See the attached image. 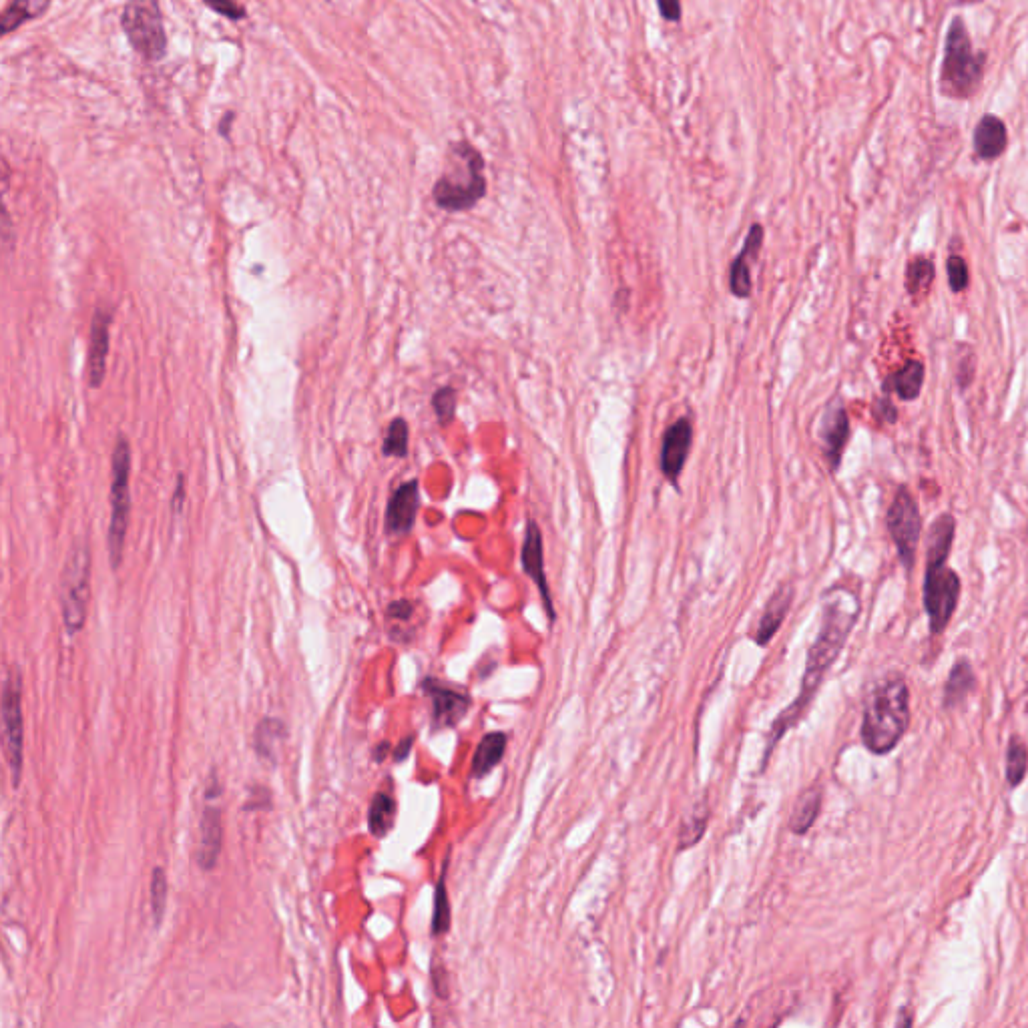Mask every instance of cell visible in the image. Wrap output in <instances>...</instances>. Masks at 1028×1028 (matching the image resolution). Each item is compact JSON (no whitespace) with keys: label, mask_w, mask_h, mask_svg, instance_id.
I'll return each instance as SVG.
<instances>
[{"label":"cell","mask_w":1028,"mask_h":1028,"mask_svg":"<svg viewBox=\"0 0 1028 1028\" xmlns=\"http://www.w3.org/2000/svg\"><path fill=\"white\" fill-rule=\"evenodd\" d=\"M858 613H860V605L852 595L834 591L826 597L820 633L808 651L802 691H800L798 699L776 719L774 727H771L765 757L771 755V749L776 747V743L782 739V735L790 727H794L796 721L806 713V709H808L810 701L814 699L826 673L840 657V653L856 625Z\"/></svg>","instance_id":"6da1fadb"},{"label":"cell","mask_w":1028,"mask_h":1028,"mask_svg":"<svg viewBox=\"0 0 1028 1028\" xmlns=\"http://www.w3.org/2000/svg\"><path fill=\"white\" fill-rule=\"evenodd\" d=\"M908 725L910 691L902 675H892L866 701L862 741L874 755H886L898 747Z\"/></svg>","instance_id":"7a4b0ae2"},{"label":"cell","mask_w":1028,"mask_h":1028,"mask_svg":"<svg viewBox=\"0 0 1028 1028\" xmlns=\"http://www.w3.org/2000/svg\"><path fill=\"white\" fill-rule=\"evenodd\" d=\"M484 157L468 141H454L446 151V165L434 183V203L450 213L472 209L486 195Z\"/></svg>","instance_id":"3957f363"},{"label":"cell","mask_w":1028,"mask_h":1028,"mask_svg":"<svg viewBox=\"0 0 1028 1028\" xmlns=\"http://www.w3.org/2000/svg\"><path fill=\"white\" fill-rule=\"evenodd\" d=\"M984 53H976L960 17H954L940 69V89L950 99H972L984 79Z\"/></svg>","instance_id":"277c9868"},{"label":"cell","mask_w":1028,"mask_h":1028,"mask_svg":"<svg viewBox=\"0 0 1028 1028\" xmlns=\"http://www.w3.org/2000/svg\"><path fill=\"white\" fill-rule=\"evenodd\" d=\"M131 514V444L119 436L111 456V521L107 533L109 561L119 569L125 551V537Z\"/></svg>","instance_id":"5b68a950"},{"label":"cell","mask_w":1028,"mask_h":1028,"mask_svg":"<svg viewBox=\"0 0 1028 1028\" xmlns=\"http://www.w3.org/2000/svg\"><path fill=\"white\" fill-rule=\"evenodd\" d=\"M91 595V555L85 543H77L71 551L65 569H63V585H61V609L63 623L69 635H75L83 629L89 609Z\"/></svg>","instance_id":"8992f818"},{"label":"cell","mask_w":1028,"mask_h":1028,"mask_svg":"<svg viewBox=\"0 0 1028 1028\" xmlns=\"http://www.w3.org/2000/svg\"><path fill=\"white\" fill-rule=\"evenodd\" d=\"M121 25L129 43L143 59L161 61L165 57L167 35L159 0H127Z\"/></svg>","instance_id":"52a82bcc"},{"label":"cell","mask_w":1028,"mask_h":1028,"mask_svg":"<svg viewBox=\"0 0 1028 1028\" xmlns=\"http://www.w3.org/2000/svg\"><path fill=\"white\" fill-rule=\"evenodd\" d=\"M960 593V577L956 571L946 567V561H926L922 601L932 635H940L946 631L958 607Z\"/></svg>","instance_id":"ba28073f"},{"label":"cell","mask_w":1028,"mask_h":1028,"mask_svg":"<svg viewBox=\"0 0 1028 1028\" xmlns=\"http://www.w3.org/2000/svg\"><path fill=\"white\" fill-rule=\"evenodd\" d=\"M886 529L898 551L902 567L910 573L916 563V549L922 535V514L918 500L908 486H900L886 512Z\"/></svg>","instance_id":"9c48e42d"},{"label":"cell","mask_w":1028,"mask_h":1028,"mask_svg":"<svg viewBox=\"0 0 1028 1028\" xmlns=\"http://www.w3.org/2000/svg\"><path fill=\"white\" fill-rule=\"evenodd\" d=\"M21 675L19 671H11L5 677L3 687V727H5V753L7 763L11 767L13 786L17 788L21 782V771H23V739H25V725H23V703H21Z\"/></svg>","instance_id":"30bf717a"},{"label":"cell","mask_w":1028,"mask_h":1028,"mask_svg":"<svg viewBox=\"0 0 1028 1028\" xmlns=\"http://www.w3.org/2000/svg\"><path fill=\"white\" fill-rule=\"evenodd\" d=\"M221 784L215 774H211L205 790V806L199 822V842L195 852V862L201 870H213L221 846H223V822H221Z\"/></svg>","instance_id":"8fae6325"},{"label":"cell","mask_w":1028,"mask_h":1028,"mask_svg":"<svg viewBox=\"0 0 1028 1028\" xmlns=\"http://www.w3.org/2000/svg\"><path fill=\"white\" fill-rule=\"evenodd\" d=\"M693 444V426L689 418H677L663 434L661 442V454H659V466L661 474L667 482H671L675 488H679V478L685 468L687 456L691 452Z\"/></svg>","instance_id":"7c38bea8"},{"label":"cell","mask_w":1028,"mask_h":1028,"mask_svg":"<svg viewBox=\"0 0 1028 1028\" xmlns=\"http://www.w3.org/2000/svg\"><path fill=\"white\" fill-rule=\"evenodd\" d=\"M850 432L852 430H850L848 410L840 398H834L826 406L822 420H820V440H822L826 462L832 472H836L842 464V456L848 446Z\"/></svg>","instance_id":"4fadbf2b"},{"label":"cell","mask_w":1028,"mask_h":1028,"mask_svg":"<svg viewBox=\"0 0 1028 1028\" xmlns=\"http://www.w3.org/2000/svg\"><path fill=\"white\" fill-rule=\"evenodd\" d=\"M521 563H523L525 573L537 585V589H539V593L543 597L545 611H547V615H549V619L553 623L557 619V613H555V607H553V597H551V589H549V581H547V573H545L543 531H541L539 523L533 521V519L525 527V541H523V551H521Z\"/></svg>","instance_id":"5bb4252c"},{"label":"cell","mask_w":1028,"mask_h":1028,"mask_svg":"<svg viewBox=\"0 0 1028 1028\" xmlns=\"http://www.w3.org/2000/svg\"><path fill=\"white\" fill-rule=\"evenodd\" d=\"M420 506L418 480L402 482L390 496L386 506V533L390 537H404L414 529Z\"/></svg>","instance_id":"9a60e30c"},{"label":"cell","mask_w":1028,"mask_h":1028,"mask_svg":"<svg viewBox=\"0 0 1028 1028\" xmlns=\"http://www.w3.org/2000/svg\"><path fill=\"white\" fill-rule=\"evenodd\" d=\"M765 229L761 223H753L747 231L741 251L733 257L729 266V290L735 298L747 300L751 296V264L757 260L759 249L763 245Z\"/></svg>","instance_id":"2e32d148"},{"label":"cell","mask_w":1028,"mask_h":1028,"mask_svg":"<svg viewBox=\"0 0 1028 1028\" xmlns=\"http://www.w3.org/2000/svg\"><path fill=\"white\" fill-rule=\"evenodd\" d=\"M424 689L432 699V725L434 729H448L458 725L470 709V697L466 693L444 687L436 681H426Z\"/></svg>","instance_id":"e0dca14e"},{"label":"cell","mask_w":1028,"mask_h":1028,"mask_svg":"<svg viewBox=\"0 0 1028 1028\" xmlns=\"http://www.w3.org/2000/svg\"><path fill=\"white\" fill-rule=\"evenodd\" d=\"M111 314L105 310H95L91 322V340H89V384L91 388H99L105 380L107 372V356L111 342Z\"/></svg>","instance_id":"ac0fdd59"},{"label":"cell","mask_w":1028,"mask_h":1028,"mask_svg":"<svg viewBox=\"0 0 1028 1028\" xmlns=\"http://www.w3.org/2000/svg\"><path fill=\"white\" fill-rule=\"evenodd\" d=\"M792 601H794V587L792 585H782L774 595H771V599L767 601V605L763 609L759 625H757V633H755V643L757 645L763 647L771 639H774V635L780 631L784 619L788 617Z\"/></svg>","instance_id":"d6986e66"},{"label":"cell","mask_w":1028,"mask_h":1028,"mask_svg":"<svg viewBox=\"0 0 1028 1028\" xmlns=\"http://www.w3.org/2000/svg\"><path fill=\"white\" fill-rule=\"evenodd\" d=\"M1008 145L1006 125L1000 117L984 115L974 129V151L982 161L998 159Z\"/></svg>","instance_id":"ffe728a7"},{"label":"cell","mask_w":1028,"mask_h":1028,"mask_svg":"<svg viewBox=\"0 0 1028 1028\" xmlns=\"http://www.w3.org/2000/svg\"><path fill=\"white\" fill-rule=\"evenodd\" d=\"M924 378H926V368L920 360H908L898 372L890 374L884 384H882V392L888 394V396H898L902 402H912L920 396L922 388H924Z\"/></svg>","instance_id":"44dd1931"},{"label":"cell","mask_w":1028,"mask_h":1028,"mask_svg":"<svg viewBox=\"0 0 1028 1028\" xmlns=\"http://www.w3.org/2000/svg\"><path fill=\"white\" fill-rule=\"evenodd\" d=\"M956 537V521L950 512H942L932 523L928 535L926 561H948Z\"/></svg>","instance_id":"7402d4cb"},{"label":"cell","mask_w":1028,"mask_h":1028,"mask_svg":"<svg viewBox=\"0 0 1028 1028\" xmlns=\"http://www.w3.org/2000/svg\"><path fill=\"white\" fill-rule=\"evenodd\" d=\"M506 743H508L506 735L498 733V731L482 737V741L476 747L474 759H472V776L474 778H484L502 761Z\"/></svg>","instance_id":"603a6c76"},{"label":"cell","mask_w":1028,"mask_h":1028,"mask_svg":"<svg viewBox=\"0 0 1028 1028\" xmlns=\"http://www.w3.org/2000/svg\"><path fill=\"white\" fill-rule=\"evenodd\" d=\"M820 810H822V788H818V786L808 788L796 800V806L790 816V830L798 836L806 834L816 824Z\"/></svg>","instance_id":"cb8c5ba5"},{"label":"cell","mask_w":1028,"mask_h":1028,"mask_svg":"<svg viewBox=\"0 0 1028 1028\" xmlns=\"http://www.w3.org/2000/svg\"><path fill=\"white\" fill-rule=\"evenodd\" d=\"M976 687V675L972 665L966 659H958L948 675V683L944 689V707L960 705Z\"/></svg>","instance_id":"d4e9b609"},{"label":"cell","mask_w":1028,"mask_h":1028,"mask_svg":"<svg viewBox=\"0 0 1028 1028\" xmlns=\"http://www.w3.org/2000/svg\"><path fill=\"white\" fill-rule=\"evenodd\" d=\"M936 266L934 260L924 255H916L906 266V292L914 300H924L934 284Z\"/></svg>","instance_id":"484cf974"},{"label":"cell","mask_w":1028,"mask_h":1028,"mask_svg":"<svg viewBox=\"0 0 1028 1028\" xmlns=\"http://www.w3.org/2000/svg\"><path fill=\"white\" fill-rule=\"evenodd\" d=\"M286 739V727L280 719H264L255 727V751L260 757L268 759L270 763H276L278 747Z\"/></svg>","instance_id":"4316f807"},{"label":"cell","mask_w":1028,"mask_h":1028,"mask_svg":"<svg viewBox=\"0 0 1028 1028\" xmlns=\"http://www.w3.org/2000/svg\"><path fill=\"white\" fill-rule=\"evenodd\" d=\"M51 7V0H13L3 15V33L9 35L25 23L39 19Z\"/></svg>","instance_id":"83f0119b"},{"label":"cell","mask_w":1028,"mask_h":1028,"mask_svg":"<svg viewBox=\"0 0 1028 1028\" xmlns=\"http://www.w3.org/2000/svg\"><path fill=\"white\" fill-rule=\"evenodd\" d=\"M394 820H396V802H394V798L388 792H378L372 798L370 812H368L370 832L376 838H384L392 830Z\"/></svg>","instance_id":"f1b7e54d"},{"label":"cell","mask_w":1028,"mask_h":1028,"mask_svg":"<svg viewBox=\"0 0 1028 1028\" xmlns=\"http://www.w3.org/2000/svg\"><path fill=\"white\" fill-rule=\"evenodd\" d=\"M1028 769V747L1020 737H1012L1006 751V782L1010 788H1018Z\"/></svg>","instance_id":"f546056e"},{"label":"cell","mask_w":1028,"mask_h":1028,"mask_svg":"<svg viewBox=\"0 0 1028 1028\" xmlns=\"http://www.w3.org/2000/svg\"><path fill=\"white\" fill-rule=\"evenodd\" d=\"M707 822H709V808H707L705 802H701L699 806H695V810L681 824L679 850H687V848L695 846L703 838Z\"/></svg>","instance_id":"4dcf8cb0"},{"label":"cell","mask_w":1028,"mask_h":1028,"mask_svg":"<svg viewBox=\"0 0 1028 1028\" xmlns=\"http://www.w3.org/2000/svg\"><path fill=\"white\" fill-rule=\"evenodd\" d=\"M408 440H410V428L404 418H394L388 424L382 454L388 458H404L408 454Z\"/></svg>","instance_id":"1f68e13d"},{"label":"cell","mask_w":1028,"mask_h":1028,"mask_svg":"<svg viewBox=\"0 0 1028 1028\" xmlns=\"http://www.w3.org/2000/svg\"><path fill=\"white\" fill-rule=\"evenodd\" d=\"M448 928H450V902H448V892H446V870H444L436 884V894H434L432 934L434 936L446 934Z\"/></svg>","instance_id":"d6a6232c"},{"label":"cell","mask_w":1028,"mask_h":1028,"mask_svg":"<svg viewBox=\"0 0 1028 1028\" xmlns=\"http://www.w3.org/2000/svg\"><path fill=\"white\" fill-rule=\"evenodd\" d=\"M167 874L161 866H157L153 870V876H151V886H149V896H151V912H153V920L155 924H159L163 920V914H165V904H167Z\"/></svg>","instance_id":"836d02e7"},{"label":"cell","mask_w":1028,"mask_h":1028,"mask_svg":"<svg viewBox=\"0 0 1028 1028\" xmlns=\"http://www.w3.org/2000/svg\"><path fill=\"white\" fill-rule=\"evenodd\" d=\"M456 402H458V396H456L454 388L444 386V388L436 390V394L432 396V408H434V414H436L440 426H448L454 420Z\"/></svg>","instance_id":"e575fe53"},{"label":"cell","mask_w":1028,"mask_h":1028,"mask_svg":"<svg viewBox=\"0 0 1028 1028\" xmlns=\"http://www.w3.org/2000/svg\"><path fill=\"white\" fill-rule=\"evenodd\" d=\"M958 352H960V358L956 360L954 374H956L958 388L964 392L974 382V376H976V356H974L972 348H968V344H958Z\"/></svg>","instance_id":"d590c367"},{"label":"cell","mask_w":1028,"mask_h":1028,"mask_svg":"<svg viewBox=\"0 0 1028 1028\" xmlns=\"http://www.w3.org/2000/svg\"><path fill=\"white\" fill-rule=\"evenodd\" d=\"M946 274H948V286L952 290V294H962L966 288H968V282H970V272H968V264L962 255H950L946 260Z\"/></svg>","instance_id":"8d00e7d4"},{"label":"cell","mask_w":1028,"mask_h":1028,"mask_svg":"<svg viewBox=\"0 0 1028 1028\" xmlns=\"http://www.w3.org/2000/svg\"><path fill=\"white\" fill-rule=\"evenodd\" d=\"M872 414L880 424H896L898 422V408L888 394H882L874 400Z\"/></svg>","instance_id":"74e56055"},{"label":"cell","mask_w":1028,"mask_h":1028,"mask_svg":"<svg viewBox=\"0 0 1028 1028\" xmlns=\"http://www.w3.org/2000/svg\"><path fill=\"white\" fill-rule=\"evenodd\" d=\"M205 5H207L211 11H215V13L223 15V17H227V19H231V21H241V19H245V15H247V13H245V9H243L241 5H237L235 0H205Z\"/></svg>","instance_id":"f35d334b"},{"label":"cell","mask_w":1028,"mask_h":1028,"mask_svg":"<svg viewBox=\"0 0 1028 1028\" xmlns=\"http://www.w3.org/2000/svg\"><path fill=\"white\" fill-rule=\"evenodd\" d=\"M657 9L661 13V19L667 23H679L683 17L681 0H655Z\"/></svg>","instance_id":"ab89813d"},{"label":"cell","mask_w":1028,"mask_h":1028,"mask_svg":"<svg viewBox=\"0 0 1028 1028\" xmlns=\"http://www.w3.org/2000/svg\"><path fill=\"white\" fill-rule=\"evenodd\" d=\"M386 615H388V619H390V621H398V623L408 621V619L414 615V605H412L410 601H406V599H402V601H394V603L388 607Z\"/></svg>","instance_id":"60d3db41"},{"label":"cell","mask_w":1028,"mask_h":1028,"mask_svg":"<svg viewBox=\"0 0 1028 1028\" xmlns=\"http://www.w3.org/2000/svg\"><path fill=\"white\" fill-rule=\"evenodd\" d=\"M412 743H414V739H412V737H406V739H402V743H400V745H398V747L394 749V759H396V761H402V759H406V757H408V753H410V747H412Z\"/></svg>","instance_id":"b9f144b4"},{"label":"cell","mask_w":1028,"mask_h":1028,"mask_svg":"<svg viewBox=\"0 0 1028 1028\" xmlns=\"http://www.w3.org/2000/svg\"><path fill=\"white\" fill-rule=\"evenodd\" d=\"M183 494H185V490H183V476H179V486L175 488V494H173V508H175V510H179V508H181Z\"/></svg>","instance_id":"7bdbcfd3"},{"label":"cell","mask_w":1028,"mask_h":1028,"mask_svg":"<svg viewBox=\"0 0 1028 1028\" xmlns=\"http://www.w3.org/2000/svg\"><path fill=\"white\" fill-rule=\"evenodd\" d=\"M388 751H390V743H388V741H382V743L376 747V751H374L376 761H382V759L386 757V753H388Z\"/></svg>","instance_id":"ee69618b"}]
</instances>
